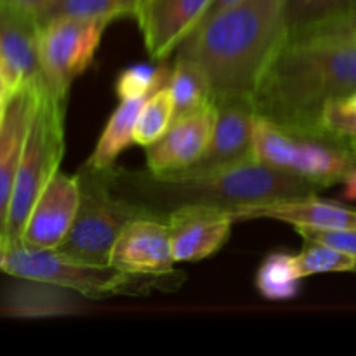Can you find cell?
Instances as JSON below:
<instances>
[{
    "label": "cell",
    "instance_id": "obj_15",
    "mask_svg": "<svg viewBox=\"0 0 356 356\" xmlns=\"http://www.w3.org/2000/svg\"><path fill=\"white\" fill-rule=\"evenodd\" d=\"M42 86H44V79L31 80L17 87L16 92L7 101L6 115L0 124V228H2V235L21 153H23Z\"/></svg>",
    "mask_w": 356,
    "mask_h": 356
},
{
    "label": "cell",
    "instance_id": "obj_4",
    "mask_svg": "<svg viewBox=\"0 0 356 356\" xmlns=\"http://www.w3.org/2000/svg\"><path fill=\"white\" fill-rule=\"evenodd\" d=\"M254 153L259 162L313 181L320 188L343 183L356 167V141L329 131L282 127L256 117Z\"/></svg>",
    "mask_w": 356,
    "mask_h": 356
},
{
    "label": "cell",
    "instance_id": "obj_13",
    "mask_svg": "<svg viewBox=\"0 0 356 356\" xmlns=\"http://www.w3.org/2000/svg\"><path fill=\"white\" fill-rule=\"evenodd\" d=\"M176 263H195L218 252L229 238L232 211L214 205H186L165 218Z\"/></svg>",
    "mask_w": 356,
    "mask_h": 356
},
{
    "label": "cell",
    "instance_id": "obj_1",
    "mask_svg": "<svg viewBox=\"0 0 356 356\" xmlns=\"http://www.w3.org/2000/svg\"><path fill=\"white\" fill-rule=\"evenodd\" d=\"M356 90V23L287 33L252 94L256 117L322 127L327 104Z\"/></svg>",
    "mask_w": 356,
    "mask_h": 356
},
{
    "label": "cell",
    "instance_id": "obj_21",
    "mask_svg": "<svg viewBox=\"0 0 356 356\" xmlns=\"http://www.w3.org/2000/svg\"><path fill=\"white\" fill-rule=\"evenodd\" d=\"M305 280L299 268L298 256L287 252H273L264 257L256 273L257 292L268 301H289L301 291Z\"/></svg>",
    "mask_w": 356,
    "mask_h": 356
},
{
    "label": "cell",
    "instance_id": "obj_12",
    "mask_svg": "<svg viewBox=\"0 0 356 356\" xmlns=\"http://www.w3.org/2000/svg\"><path fill=\"white\" fill-rule=\"evenodd\" d=\"M80 204V181L76 176L56 172L35 202L21 245L30 249H56L72 229Z\"/></svg>",
    "mask_w": 356,
    "mask_h": 356
},
{
    "label": "cell",
    "instance_id": "obj_14",
    "mask_svg": "<svg viewBox=\"0 0 356 356\" xmlns=\"http://www.w3.org/2000/svg\"><path fill=\"white\" fill-rule=\"evenodd\" d=\"M211 0H143L134 16L146 49L163 61L197 28Z\"/></svg>",
    "mask_w": 356,
    "mask_h": 356
},
{
    "label": "cell",
    "instance_id": "obj_28",
    "mask_svg": "<svg viewBox=\"0 0 356 356\" xmlns=\"http://www.w3.org/2000/svg\"><path fill=\"white\" fill-rule=\"evenodd\" d=\"M322 124L329 131L356 141V103L348 96L332 99L323 110Z\"/></svg>",
    "mask_w": 356,
    "mask_h": 356
},
{
    "label": "cell",
    "instance_id": "obj_31",
    "mask_svg": "<svg viewBox=\"0 0 356 356\" xmlns=\"http://www.w3.org/2000/svg\"><path fill=\"white\" fill-rule=\"evenodd\" d=\"M17 87L14 86V82L10 80V76L7 75L6 70L0 66V97L6 101L10 99V96H13L14 92H16Z\"/></svg>",
    "mask_w": 356,
    "mask_h": 356
},
{
    "label": "cell",
    "instance_id": "obj_18",
    "mask_svg": "<svg viewBox=\"0 0 356 356\" xmlns=\"http://www.w3.org/2000/svg\"><path fill=\"white\" fill-rule=\"evenodd\" d=\"M0 59L2 68L16 87L42 79L38 24L0 9Z\"/></svg>",
    "mask_w": 356,
    "mask_h": 356
},
{
    "label": "cell",
    "instance_id": "obj_10",
    "mask_svg": "<svg viewBox=\"0 0 356 356\" xmlns=\"http://www.w3.org/2000/svg\"><path fill=\"white\" fill-rule=\"evenodd\" d=\"M216 124L207 149L190 172L222 169L256 159L254 153V124L256 111L252 97L226 96L214 99Z\"/></svg>",
    "mask_w": 356,
    "mask_h": 356
},
{
    "label": "cell",
    "instance_id": "obj_23",
    "mask_svg": "<svg viewBox=\"0 0 356 356\" xmlns=\"http://www.w3.org/2000/svg\"><path fill=\"white\" fill-rule=\"evenodd\" d=\"M176 117V103L170 89L165 86L159 87L153 94L146 97L138 122L134 127V143L141 146H149L156 139L162 138Z\"/></svg>",
    "mask_w": 356,
    "mask_h": 356
},
{
    "label": "cell",
    "instance_id": "obj_35",
    "mask_svg": "<svg viewBox=\"0 0 356 356\" xmlns=\"http://www.w3.org/2000/svg\"><path fill=\"white\" fill-rule=\"evenodd\" d=\"M3 245V235H2V228H0V249H2Z\"/></svg>",
    "mask_w": 356,
    "mask_h": 356
},
{
    "label": "cell",
    "instance_id": "obj_25",
    "mask_svg": "<svg viewBox=\"0 0 356 356\" xmlns=\"http://www.w3.org/2000/svg\"><path fill=\"white\" fill-rule=\"evenodd\" d=\"M170 75V66L167 63L160 65H132L118 75L115 82V92L118 99H138L148 97L159 87L165 86Z\"/></svg>",
    "mask_w": 356,
    "mask_h": 356
},
{
    "label": "cell",
    "instance_id": "obj_32",
    "mask_svg": "<svg viewBox=\"0 0 356 356\" xmlns=\"http://www.w3.org/2000/svg\"><path fill=\"white\" fill-rule=\"evenodd\" d=\"M343 190V198L348 202H356V167L346 176Z\"/></svg>",
    "mask_w": 356,
    "mask_h": 356
},
{
    "label": "cell",
    "instance_id": "obj_30",
    "mask_svg": "<svg viewBox=\"0 0 356 356\" xmlns=\"http://www.w3.org/2000/svg\"><path fill=\"white\" fill-rule=\"evenodd\" d=\"M236 2H240V0H211V3H209V6H207V9H205L204 16H202L200 23H198V24L205 23V21L211 19L212 16L219 14V13H221V10H225V9H228V7L235 6ZM198 24H197V26H198Z\"/></svg>",
    "mask_w": 356,
    "mask_h": 356
},
{
    "label": "cell",
    "instance_id": "obj_26",
    "mask_svg": "<svg viewBox=\"0 0 356 356\" xmlns=\"http://www.w3.org/2000/svg\"><path fill=\"white\" fill-rule=\"evenodd\" d=\"M296 256L305 278L323 273H346V271L356 273L355 257L323 243L306 242L305 249Z\"/></svg>",
    "mask_w": 356,
    "mask_h": 356
},
{
    "label": "cell",
    "instance_id": "obj_6",
    "mask_svg": "<svg viewBox=\"0 0 356 356\" xmlns=\"http://www.w3.org/2000/svg\"><path fill=\"white\" fill-rule=\"evenodd\" d=\"M66 103L42 86L21 153L3 228V245H19L35 202L59 170L65 155Z\"/></svg>",
    "mask_w": 356,
    "mask_h": 356
},
{
    "label": "cell",
    "instance_id": "obj_7",
    "mask_svg": "<svg viewBox=\"0 0 356 356\" xmlns=\"http://www.w3.org/2000/svg\"><path fill=\"white\" fill-rule=\"evenodd\" d=\"M79 181L80 204L76 218L56 250L79 263L110 264L111 249L124 226L132 219L153 216L113 195L108 184L106 169L83 165Z\"/></svg>",
    "mask_w": 356,
    "mask_h": 356
},
{
    "label": "cell",
    "instance_id": "obj_5",
    "mask_svg": "<svg viewBox=\"0 0 356 356\" xmlns=\"http://www.w3.org/2000/svg\"><path fill=\"white\" fill-rule=\"evenodd\" d=\"M0 273L17 278L49 282L80 292L90 301L111 296H141L160 289L179 287V273L167 277H138L110 264H86L63 256L56 249H30L24 245L0 249Z\"/></svg>",
    "mask_w": 356,
    "mask_h": 356
},
{
    "label": "cell",
    "instance_id": "obj_3",
    "mask_svg": "<svg viewBox=\"0 0 356 356\" xmlns=\"http://www.w3.org/2000/svg\"><path fill=\"white\" fill-rule=\"evenodd\" d=\"M285 35V0H240L198 24L177 56L202 70L214 99L252 97Z\"/></svg>",
    "mask_w": 356,
    "mask_h": 356
},
{
    "label": "cell",
    "instance_id": "obj_19",
    "mask_svg": "<svg viewBox=\"0 0 356 356\" xmlns=\"http://www.w3.org/2000/svg\"><path fill=\"white\" fill-rule=\"evenodd\" d=\"M145 101L146 97L120 101L117 110L108 118L86 165L96 169H108L115 165L118 155L134 143V127Z\"/></svg>",
    "mask_w": 356,
    "mask_h": 356
},
{
    "label": "cell",
    "instance_id": "obj_34",
    "mask_svg": "<svg viewBox=\"0 0 356 356\" xmlns=\"http://www.w3.org/2000/svg\"><path fill=\"white\" fill-rule=\"evenodd\" d=\"M348 97H350V99H351V101H353V103H356V90H355V92L348 94Z\"/></svg>",
    "mask_w": 356,
    "mask_h": 356
},
{
    "label": "cell",
    "instance_id": "obj_24",
    "mask_svg": "<svg viewBox=\"0 0 356 356\" xmlns=\"http://www.w3.org/2000/svg\"><path fill=\"white\" fill-rule=\"evenodd\" d=\"M143 0H58L45 16V21L52 17H104L115 21L124 16H134L136 9Z\"/></svg>",
    "mask_w": 356,
    "mask_h": 356
},
{
    "label": "cell",
    "instance_id": "obj_9",
    "mask_svg": "<svg viewBox=\"0 0 356 356\" xmlns=\"http://www.w3.org/2000/svg\"><path fill=\"white\" fill-rule=\"evenodd\" d=\"M174 252L165 219L138 218L118 233L110 266L138 277H167L174 271Z\"/></svg>",
    "mask_w": 356,
    "mask_h": 356
},
{
    "label": "cell",
    "instance_id": "obj_17",
    "mask_svg": "<svg viewBox=\"0 0 356 356\" xmlns=\"http://www.w3.org/2000/svg\"><path fill=\"white\" fill-rule=\"evenodd\" d=\"M0 294V312L16 318H49L83 312L90 301L80 292L49 282L13 277Z\"/></svg>",
    "mask_w": 356,
    "mask_h": 356
},
{
    "label": "cell",
    "instance_id": "obj_20",
    "mask_svg": "<svg viewBox=\"0 0 356 356\" xmlns=\"http://www.w3.org/2000/svg\"><path fill=\"white\" fill-rule=\"evenodd\" d=\"M356 23V0H285L287 33Z\"/></svg>",
    "mask_w": 356,
    "mask_h": 356
},
{
    "label": "cell",
    "instance_id": "obj_27",
    "mask_svg": "<svg viewBox=\"0 0 356 356\" xmlns=\"http://www.w3.org/2000/svg\"><path fill=\"white\" fill-rule=\"evenodd\" d=\"M305 242H315L329 245L332 249L350 254L356 259V228H309L298 226L294 228Z\"/></svg>",
    "mask_w": 356,
    "mask_h": 356
},
{
    "label": "cell",
    "instance_id": "obj_29",
    "mask_svg": "<svg viewBox=\"0 0 356 356\" xmlns=\"http://www.w3.org/2000/svg\"><path fill=\"white\" fill-rule=\"evenodd\" d=\"M56 2L58 0H0V9L35 21L40 26Z\"/></svg>",
    "mask_w": 356,
    "mask_h": 356
},
{
    "label": "cell",
    "instance_id": "obj_16",
    "mask_svg": "<svg viewBox=\"0 0 356 356\" xmlns=\"http://www.w3.org/2000/svg\"><path fill=\"white\" fill-rule=\"evenodd\" d=\"M232 214L235 221L266 218L289 222L294 228H356V209L337 202L323 200L318 198V193L243 205L232 211Z\"/></svg>",
    "mask_w": 356,
    "mask_h": 356
},
{
    "label": "cell",
    "instance_id": "obj_36",
    "mask_svg": "<svg viewBox=\"0 0 356 356\" xmlns=\"http://www.w3.org/2000/svg\"><path fill=\"white\" fill-rule=\"evenodd\" d=\"M0 66H2V59H0Z\"/></svg>",
    "mask_w": 356,
    "mask_h": 356
},
{
    "label": "cell",
    "instance_id": "obj_2",
    "mask_svg": "<svg viewBox=\"0 0 356 356\" xmlns=\"http://www.w3.org/2000/svg\"><path fill=\"white\" fill-rule=\"evenodd\" d=\"M106 174L113 195L160 219L186 205H214L235 211L243 205L306 197L323 190L313 181L257 159L204 172H136L111 165Z\"/></svg>",
    "mask_w": 356,
    "mask_h": 356
},
{
    "label": "cell",
    "instance_id": "obj_22",
    "mask_svg": "<svg viewBox=\"0 0 356 356\" xmlns=\"http://www.w3.org/2000/svg\"><path fill=\"white\" fill-rule=\"evenodd\" d=\"M167 87H169L174 96L176 117L190 113V111L214 101L211 86H209L202 70L195 63H191L190 59L179 58V56L176 58L172 68H170Z\"/></svg>",
    "mask_w": 356,
    "mask_h": 356
},
{
    "label": "cell",
    "instance_id": "obj_8",
    "mask_svg": "<svg viewBox=\"0 0 356 356\" xmlns=\"http://www.w3.org/2000/svg\"><path fill=\"white\" fill-rule=\"evenodd\" d=\"M110 23L104 17L61 16L38 26L42 79L58 99L66 103L72 83L92 65Z\"/></svg>",
    "mask_w": 356,
    "mask_h": 356
},
{
    "label": "cell",
    "instance_id": "obj_33",
    "mask_svg": "<svg viewBox=\"0 0 356 356\" xmlns=\"http://www.w3.org/2000/svg\"><path fill=\"white\" fill-rule=\"evenodd\" d=\"M6 108H7V101L0 97V124H2L3 115H6Z\"/></svg>",
    "mask_w": 356,
    "mask_h": 356
},
{
    "label": "cell",
    "instance_id": "obj_11",
    "mask_svg": "<svg viewBox=\"0 0 356 356\" xmlns=\"http://www.w3.org/2000/svg\"><path fill=\"white\" fill-rule=\"evenodd\" d=\"M214 124V101L174 118L162 138L146 146L148 170L167 174L190 169L207 149Z\"/></svg>",
    "mask_w": 356,
    "mask_h": 356
}]
</instances>
